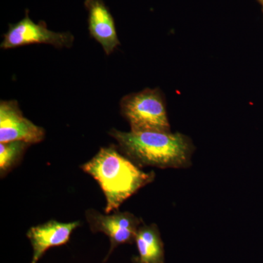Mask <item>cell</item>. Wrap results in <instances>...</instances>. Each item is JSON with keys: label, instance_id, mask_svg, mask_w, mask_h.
Here are the masks:
<instances>
[{"label": "cell", "instance_id": "6da1fadb", "mask_svg": "<svg viewBox=\"0 0 263 263\" xmlns=\"http://www.w3.org/2000/svg\"><path fill=\"white\" fill-rule=\"evenodd\" d=\"M109 135L118 148L139 167L186 168L191 164L195 147L188 136L171 132H122L111 129Z\"/></svg>", "mask_w": 263, "mask_h": 263}, {"label": "cell", "instance_id": "7a4b0ae2", "mask_svg": "<svg viewBox=\"0 0 263 263\" xmlns=\"http://www.w3.org/2000/svg\"><path fill=\"white\" fill-rule=\"evenodd\" d=\"M81 168L98 182L105 195V214L119 210L123 202L155 179L123 155L117 146L102 147Z\"/></svg>", "mask_w": 263, "mask_h": 263}, {"label": "cell", "instance_id": "3957f363", "mask_svg": "<svg viewBox=\"0 0 263 263\" xmlns=\"http://www.w3.org/2000/svg\"><path fill=\"white\" fill-rule=\"evenodd\" d=\"M121 114L132 132H171L165 101L159 89H145L124 96L120 101Z\"/></svg>", "mask_w": 263, "mask_h": 263}, {"label": "cell", "instance_id": "277c9868", "mask_svg": "<svg viewBox=\"0 0 263 263\" xmlns=\"http://www.w3.org/2000/svg\"><path fill=\"white\" fill-rule=\"evenodd\" d=\"M74 40L72 33L50 30L43 21L34 23L29 18L27 10L23 19L17 23L9 24V29L3 35L0 47L3 49H11L28 45L47 44L57 48H70Z\"/></svg>", "mask_w": 263, "mask_h": 263}, {"label": "cell", "instance_id": "5b68a950", "mask_svg": "<svg viewBox=\"0 0 263 263\" xmlns=\"http://www.w3.org/2000/svg\"><path fill=\"white\" fill-rule=\"evenodd\" d=\"M85 216L92 233H103L110 240V249L104 262L108 260L119 246L134 243L137 232L143 223L141 219L132 213L119 210L112 214H103L91 209L85 212Z\"/></svg>", "mask_w": 263, "mask_h": 263}, {"label": "cell", "instance_id": "8992f818", "mask_svg": "<svg viewBox=\"0 0 263 263\" xmlns=\"http://www.w3.org/2000/svg\"><path fill=\"white\" fill-rule=\"evenodd\" d=\"M46 131L22 114L16 100L0 102V143L24 141L37 144L45 139Z\"/></svg>", "mask_w": 263, "mask_h": 263}, {"label": "cell", "instance_id": "52a82bcc", "mask_svg": "<svg viewBox=\"0 0 263 263\" xmlns=\"http://www.w3.org/2000/svg\"><path fill=\"white\" fill-rule=\"evenodd\" d=\"M80 226L79 221L60 222L50 220L29 228L27 237L32 248L30 263H37L48 249L67 245L72 232Z\"/></svg>", "mask_w": 263, "mask_h": 263}, {"label": "cell", "instance_id": "ba28073f", "mask_svg": "<svg viewBox=\"0 0 263 263\" xmlns=\"http://www.w3.org/2000/svg\"><path fill=\"white\" fill-rule=\"evenodd\" d=\"M90 36L101 45L104 51L110 55L121 43L118 37L115 21L103 0H86Z\"/></svg>", "mask_w": 263, "mask_h": 263}, {"label": "cell", "instance_id": "9c48e42d", "mask_svg": "<svg viewBox=\"0 0 263 263\" xmlns=\"http://www.w3.org/2000/svg\"><path fill=\"white\" fill-rule=\"evenodd\" d=\"M135 243L138 255L132 259L133 263H164V243L157 224L143 223L137 232Z\"/></svg>", "mask_w": 263, "mask_h": 263}, {"label": "cell", "instance_id": "30bf717a", "mask_svg": "<svg viewBox=\"0 0 263 263\" xmlns=\"http://www.w3.org/2000/svg\"><path fill=\"white\" fill-rule=\"evenodd\" d=\"M31 145L24 141L0 143V176L4 178L16 167Z\"/></svg>", "mask_w": 263, "mask_h": 263}, {"label": "cell", "instance_id": "8fae6325", "mask_svg": "<svg viewBox=\"0 0 263 263\" xmlns=\"http://www.w3.org/2000/svg\"><path fill=\"white\" fill-rule=\"evenodd\" d=\"M257 1H258L259 3H260L261 5H262L263 8V0H257Z\"/></svg>", "mask_w": 263, "mask_h": 263}]
</instances>
